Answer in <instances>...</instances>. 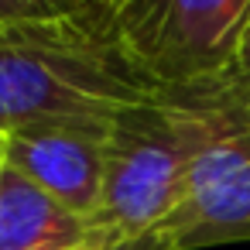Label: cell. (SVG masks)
<instances>
[{
	"label": "cell",
	"instance_id": "obj_1",
	"mask_svg": "<svg viewBox=\"0 0 250 250\" xmlns=\"http://www.w3.org/2000/svg\"><path fill=\"white\" fill-rule=\"evenodd\" d=\"M250 113L219 100L209 86L165 89L127 106L106 130L103 195L89 226V250H137L178 202L192 161L226 127Z\"/></svg>",
	"mask_w": 250,
	"mask_h": 250
},
{
	"label": "cell",
	"instance_id": "obj_3",
	"mask_svg": "<svg viewBox=\"0 0 250 250\" xmlns=\"http://www.w3.org/2000/svg\"><path fill=\"white\" fill-rule=\"evenodd\" d=\"M247 14L250 0H113L106 28L161 89H185L226 65Z\"/></svg>",
	"mask_w": 250,
	"mask_h": 250
},
{
	"label": "cell",
	"instance_id": "obj_2",
	"mask_svg": "<svg viewBox=\"0 0 250 250\" xmlns=\"http://www.w3.org/2000/svg\"><path fill=\"white\" fill-rule=\"evenodd\" d=\"M165 93L93 14L0 24V134L45 120H113Z\"/></svg>",
	"mask_w": 250,
	"mask_h": 250
},
{
	"label": "cell",
	"instance_id": "obj_11",
	"mask_svg": "<svg viewBox=\"0 0 250 250\" xmlns=\"http://www.w3.org/2000/svg\"><path fill=\"white\" fill-rule=\"evenodd\" d=\"M83 250H89V247H83Z\"/></svg>",
	"mask_w": 250,
	"mask_h": 250
},
{
	"label": "cell",
	"instance_id": "obj_5",
	"mask_svg": "<svg viewBox=\"0 0 250 250\" xmlns=\"http://www.w3.org/2000/svg\"><path fill=\"white\" fill-rule=\"evenodd\" d=\"M106 130L110 120H45L0 134V151L4 165L89 223L103 195Z\"/></svg>",
	"mask_w": 250,
	"mask_h": 250
},
{
	"label": "cell",
	"instance_id": "obj_9",
	"mask_svg": "<svg viewBox=\"0 0 250 250\" xmlns=\"http://www.w3.org/2000/svg\"><path fill=\"white\" fill-rule=\"evenodd\" d=\"M72 4H76L79 11H86V14H93V18H100V21L106 24V11H110V0H72Z\"/></svg>",
	"mask_w": 250,
	"mask_h": 250
},
{
	"label": "cell",
	"instance_id": "obj_4",
	"mask_svg": "<svg viewBox=\"0 0 250 250\" xmlns=\"http://www.w3.org/2000/svg\"><path fill=\"white\" fill-rule=\"evenodd\" d=\"M250 240V120L226 127L192 161L171 212L137 250H206Z\"/></svg>",
	"mask_w": 250,
	"mask_h": 250
},
{
	"label": "cell",
	"instance_id": "obj_7",
	"mask_svg": "<svg viewBox=\"0 0 250 250\" xmlns=\"http://www.w3.org/2000/svg\"><path fill=\"white\" fill-rule=\"evenodd\" d=\"M195 86H209L219 100H226L229 106L250 113V14H247L240 35H236V42H233V52H229L226 65H223L212 79L195 83Z\"/></svg>",
	"mask_w": 250,
	"mask_h": 250
},
{
	"label": "cell",
	"instance_id": "obj_8",
	"mask_svg": "<svg viewBox=\"0 0 250 250\" xmlns=\"http://www.w3.org/2000/svg\"><path fill=\"white\" fill-rule=\"evenodd\" d=\"M69 14H86L72 0H0V24L18 21H55Z\"/></svg>",
	"mask_w": 250,
	"mask_h": 250
},
{
	"label": "cell",
	"instance_id": "obj_10",
	"mask_svg": "<svg viewBox=\"0 0 250 250\" xmlns=\"http://www.w3.org/2000/svg\"><path fill=\"white\" fill-rule=\"evenodd\" d=\"M0 171H4V151H0Z\"/></svg>",
	"mask_w": 250,
	"mask_h": 250
},
{
	"label": "cell",
	"instance_id": "obj_6",
	"mask_svg": "<svg viewBox=\"0 0 250 250\" xmlns=\"http://www.w3.org/2000/svg\"><path fill=\"white\" fill-rule=\"evenodd\" d=\"M89 226L31 178L4 165L0 171V250H83Z\"/></svg>",
	"mask_w": 250,
	"mask_h": 250
}]
</instances>
